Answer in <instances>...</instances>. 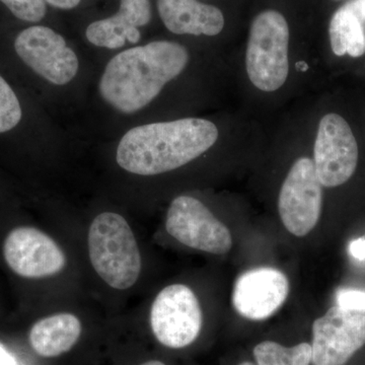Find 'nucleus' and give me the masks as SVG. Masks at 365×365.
I'll return each mask as SVG.
<instances>
[{"instance_id": "obj_11", "label": "nucleus", "mask_w": 365, "mask_h": 365, "mask_svg": "<svg viewBox=\"0 0 365 365\" xmlns=\"http://www.w3.org/2000/svg\"><path fill=\"white\" fill-rule=\"evenodd\" d=\"M7 265L24 278H44L63 270L66 257L49 235L35 227L14 228L4 245Z\"/></svg>"}, {"instance_id": "obj_3", "label": "nucleus", "mask_w": 365, "mask_h": 365, "mask_svg": "<svg viewBox=\"0 0 365 365\" xmlns=\"http://www.w3.org/2000/svg\"><path fill=\"white\" fill-rule=\"evenodd\" d=\"M91 265L115 289H128L141 272V256L135 235L118 213L103 212L91 222L88 237Z\"/></svg>"}, {"instance_id": "obj_25", "label": "nucleus", "mask_w": 365, "mask_h": 365, "mask_svg": "<svg viewBox=\"0 0 365 365\" xmlns=\"http://www.w3.org/2000/svg\"><path fill=\"white\" fill-rule=\"evenodd\" d=\"M140 365H165L162 361H158V360H150V361L144 362V364Z\"/></svg>"}, {"instance_id": "obj_14", "label": "nucleus", "mask_w": 365, "mask_h": 365, "mask_svg": "<svg viewBox=\"0 0 365 365\" xmlns=\"http://www.w3.org/2000/svg\"><path fill=\"white\" fill-rule=\"evenodd\" d=\"M163 23L177 35L216 36L225 28L220 9L198 0H158Z\"/></svg>"}, {"instance_id": "obj_15", "label": "nucleus", "mask_w": 365, "mask_h": 365, "mask_svg": "<svg viewBox=\"0 0 365 365\" xmlns=\"http://www.w3.org/2000/svg\"><path fill=\"white\" fill-rule=\"evenodd\" d=\"M81 334L78 317L68 313L53 314L40 319L31 329L30 343L42 357H56L76 345Z\"/></svg>"}, {"instance_id": "obj_18", "label": "nucleus", "mask_w": 365, "mask_h": 365, "mask_svg": "<svg viewBox=\"0 0 365 365\" xmlns=\"http://www.w3.org/2000/svg\"><path fill=\"white\" fill-rule=\"evenodd\" d=\"M21 116L20 101L6 79L0 76V133L14 129L20 123Z\"/></svg>"}, {"instance_id": "obj_12", "label": "nucleus", "mask_w": 365, "mask_h": 365, "mask_svg": "<svg viewBox=\"0 0 365 365\" xmlns=\"http://www.w3.org/2000/svg\"><path fill=\"white\" fill-rule=\"evenodd\" d=\"M288 292L289 282L284 273L270 267L252 269L235 281L232 304L244 318L262 321L283 306Z\"/></svg>"}, {"instance_id": "obj_5", "label": "nucleus", "mask_w": 365, "mask_h": 365, "mask_svg": "<svg viewBox=\"0 0 365 365\" xmlns=\"http://www.w3.org/2000/svg\"><path fill=\"white\" fill-rule=\"evenodd\" d=\"M202 322L199 300L186 285L163 288L151 307V330L165 347L180 349L192 344L200 334Z\"/></svg>"}, {"instance_id": "obj_4", "label": "nucleus", "mask_w": 365, "mask_h": 365, "mask_svg": "<svg viewBox=\"0 0 365 365\" xmlns=\"http://www.w3.org/2000/svg\"><path fill=\"white\" fill-rule=\"evenodd\" d=\"M289 26L279 11H264L254 19L247 46V73L260 91H277L287 81Z\"/></svg>"}, {"instance_id": "obj_7", "label": "nucleus", "mask_w": 365, "mask_h": 365, "mask_svg": "<svg viewBox=\"0 0 365 365\" xmlns=\"http://www.w3.org/2000/svg\"><path fill=\"white\" fill-rule=\"evenodd\" d=\"M165 230L185 246L206 253L222 255L232 247V234L227 225L194 197L182 195L173 200Z\"/></svg>"}, {"instance_id": "obj_2", "label": "nucleus", "mask_w": 365, "mask_h": 365, "mask_svg": "<svg viewBox=\"0 0 365 365\" xmlns=\"http://www.w3.org/2000/svg\"><path fill=\"white\" fill-rule=\"evenodd\" d=\"M217 138L215 124L199 118L143 125L122 137L116 160L131 174L155 176L200 157Z\"/></svg>"}, {"instance_id": "obj_21", "label": "nucleus", "mask_w": 365, "mask_h": 365, "mask_svg": "<svg viewBox=\"0 0 365 365\" xmlns=\"http://www.w3.org/2000/svg\"><path fill=\"white\" fill-rule=\"evenodd\" d=\"M349 254L356 260L365 261V235L350 242Z\"/></svg>"}, {"instance_id": "obj_10", "label": "nucleus", "mask_w": 365, "mask_h": 365, "mask_svg": "<svg viewBox=\"0 0 365 365\" xmlns=\"http://www.w3.org/2000/svg\"><path fill=\"white\" fill-rule=\"evenodd\" d=\"M365 345V314L336 306L313 325L312 364L344 365Z\"/></svg>"}, {"instance_id": "obj_26", "label": "nucleus", "mask_w": 365, "mask_h": 365, "mask_svg": "<svg viewBox=\"0 0 365 365\" xmlns=\"http://www.w3.org/2000/svg\"><path fill=\"white\" fill-rule=\"evenodd\" d=\"M239 365H256V364H252V362H250V361H245V362H242V364H240Z\"/></svg>"}, {"instance_id": "obj_23", "label": "nucleus", "mask_w": 365, "mask_h": 365, "mask_svg": "<svg viewBox=\"0 0 365 365\" xmlns=\"http://www.w3.org/2000/svg\"><path fill=\"white\" fill-rule=\"evenodd\" d=\"M0 365H18L13 355L0 344Z\"/></svg>"}, {"instance_id": "obj_1", "label": "nucleus", "mask_w": 365, "mask_h": 365, "mask_svg": "<svg viewBox=\"0 0 365 365\" xmlns=\"http://www.w3.org/2000/svg\"><path fill=\"white\" fill-rule=\"evenodd\" d=\"M188 60L186 48L170 41H155L125 50L106 66L98 86L101 96L117 111H139L181 74Z\"/></svg>"}, {"instance_id": "obj_6", "label": "nucleus", "mask_w": 365, "mask_h": 365, "mask_svg": "<svg viewBox=\"0 0 365 365\" xmlns=\"http://www.w3.org/2000/svg\"><path fill=\"white\" fill-rule=\"evenodd\" d=\"M323 205V186L314 160L300 158L290 169L278 198V210L285 228L295 235H309L319 222Z\"/></svg>"}, {"instance_id": "obj_24", "label": "nucleus", "mask_w": 365, "mask_h": 365, "mask_svg": "<svg viewBox=\"0 0 365 365\" xmlns=\"http://www.w3.org/2000/svg\"><path fill=\"white\" fill-rule=\"evenodd\" d=\"M352 2L357 13L365 21V0H352Z\"/></svg>"}, {"instance_id": "obj_20", "label": "nucleus", "mask_w": 365, "mask_h": 365, "mask_svg": "<svg viewBox=\"0 0 365 365\" xmlns=\"http://www.w3.org/2000/svg\"><path fill=\"white\" fill-rule=\"evenodd\" d=\"M337 306L365 314V292L354 288H340L336 292Z\"/></svg>"}, {"instance_id": "obj_13", "label": "nucleus", "mask_w": 365, "mask_h": 365, "mask_svg": "<svg viewBox=\"0 0 365 365\" xmlns=\"http://www.w3.org/2000/svg\"><path fill=\"white\" fill-rule=\"evenodd\" d=\"M151 20L150 0H121L119 11L110 18L93 21L86 29V39L91 44L108 49L123 47L126 42L140 40L138 28Z\"/></svg>"}, {"instance_id": "obj_9", "label": "nucleus", "mask_w": 365, "mask_h": 365, "mask_svg": "<svg viewBox=\"0 0 365 365\" xmlns=\"http://www.w3.org/2000/svg\"><path fill=\"white\" fill-rule=\"evenodd\" d=\"M16 54L46 81L64 86L76 78L78 58L66 41L44 26H33L21 31L14 41Z\"/></svg>"}, {"instance_id": "obj_22", "label": "nucleus", "mask_w": 365, "mask_h": 365, "mask_svg": "<svg viewBox=\"0 0 365 365\" xmlns=\"http://www.w3.org/2000/svg\"><path fill=\"white\" fill-rule=\"evenodd\" d=\"M48 4L59 9H72L81 4V0H44Z\"/></svg>"}, {"instance_id": "obj_16", "label": "nucleus", "mask_w": 365, "mask_h": 365, "mask_svg": "<svg viewBox=\"0 0 365 365\" xmlns=\"http://www.w3.org/2000/svg\"><path fill=\"white\" fill-rule=\"evenodd\" d=\"M334 54L360 57L365 53V21L357 13L352 0L340 7L329 26Z\"/></svg>"}, {"instance_id": "obj_17", "label": "nucleus", "mask_w": 365, "mask_h": 365, "mask_svg": "<svg viewBox=\"0 0 365 365\" xmlns=\"http://www.w3.org/2000/svg\"><path fill=\"white\" fill-rule=\"evenodd\" d=\"M257 365H309L312 362V345L300 343L294 347H285L273 341H264L254 348Z\"/></svg>"}, {"instance_id": "obj_19", "label": "nucleus", "mask_w": 365, "mask_h": 365, "mask_svg": "<svg viewBox=\"0 0 365 365\" xmlns=\"http://www.w3.org/2000/svg\"><path fill=\"white\" fill-rule=\"evenodd\" d=\"M16 18L28 23H38L46 14L44 0H0Z\"/></svg>"}, {"instance_id": "obj_8", "label": "nucleus", "mask_w": 365, "mask_h": 365, "mask_svg": "<svg viewBox=\"0 0 365 365\" xmlns=\"http://www.w3.org/2000/svg\"><path fill=\"white\" fill-rule=\"evenodd\" d=\"M314 165L322 186L345 184L359 163V146L344 118L330 113L319 121L314 148Z\"/></svg>"}]
</instances>
